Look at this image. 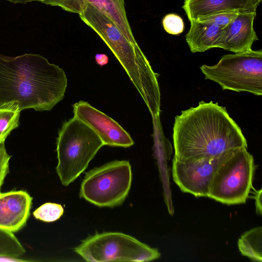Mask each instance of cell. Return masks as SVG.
<instances>
[{
	"label": "cell",
	"mask_w": 262,
	"mask_h": 262,
	"mask_svg": "<svg viewBox=\"0 0 262 262\" xmlns=\"http://www.w3.org/2000/svg\"><path fill=\"white\" fill-rule=\"evenodd\" d=\"M67 86L63 70L41 55L0 54V108L50 111L62 100Z\"/></svg>",
	"instance_id": "obj_1"
},
{
	"label": "cell",
	"mask_w": 262,
	"mask_h": 262,
	"mask_svg": "<svg viewBox=\"0 0 262 262\" xmlns=\"http://www.w3.org/2000/svg\"><path fill=\"white\" fill-rule=\"evenodd\" d=\"M174 159H213L247 142L239 126L225 107L202 101L175 117L173 128Z\"/></svg>",
	"instance_id": "obj_2"
},
{
	"label": "cell",
	"mask_w": 262,
	"mask_h": 262,
	"mask_svg": "<svg viewBox=\"0 0 262 262\" xmlns=\"http://www.w3.org/2000/svg\"><path fill=\"white\" fill-rule=\"evenodd\" d=\"M111 49L142 97L154 118L160 112V92L157 74L152 70L138 45L130 42L101 10L88 3L79 14Z\"/></svg>",
	"instance_id": "obj_3"
},
{
	"label": "cell",
	"mask_w": 262,
	"mask_h": 262,
	"mask_svg": "<svg viewBox=\"0 0 262 262\" xmlns=\"http://www.w3.org/2000/svg\"><path fill=\"white\" fill-rule=\"evenodd\" d=\"M56 144L58 162L56 170L64 186H68L83 172L104 146L98 135L75 117L63 123Z\"/></svg>",
	"instance_id": "obj_4"
},
{
	"label": "cell",
	"mask_w": 262,
	"mask_h": 262,
	"mask_svg": "<svg viewBox=\"0 0 262 262\" xmlns=\"http://www.w3.org/2000/svg\"><path fill=\"white\" fill-rule=\"evenodd\" d=\"M254 159L246 147L223 153L213 174L208 197L227 205L245 203L252 187Z\"/></svg>",
	"instance_id": "obj_5"
},
{
	"label": "cell",
	"mask_w": 262,
	"mask_h": 262,
	"mask_svg": "<svg viewBox=\"0 0 262 262\" xmlns=\"http://www.w3.org/2000/svg\"><path fill=\"white\" fill-rule=\"evenodd\" d=\"M205 79L217 83L223 90L262 95V51L227 54L215 65L200 67Z\"/></svg>",
	"instance_id": "obj_6"
},
{
	"label": "cell",
	"mask_w": 262,
	"mask_h": 262,
	"mask_svg": "<svg viewBox=\"0 0 262 262\" xmlns=\"http://www.w3.org/2000/svg\"><path fill=\"white\" fill-rule=\"evenodd\" d=\"M74 250L90 262L149 261L160 256L157 249L117 232L97 233L82 241Z\"/></svg>",
	"instance_id": "obj_7"
},
{
	"label": "cell",
	"mask_w": 262,
	"mask_h": 262,
	"mask_svg": "<svg viewBox=\"0 0 262 262\" xmlns=\"http://www.w3.org/2000/svg\"><path fill=\"white\" fill-rule=\"evenodd\" d=\"M132 181L129 161H111L85 173L80 186V198L99 207L117 206L127 196Z\"/></svg>",
	"instance_id": "obj_8"
},
{
	"label": "cell",
	"mask_w": 262,
	"mask_h": 262,
	"mask_svg": "<svg viewBox=\"0 0 262 262\" xmlns=\"http://www.w3.org/2000/svg\"><path fill=\"white\" fill-rule=\"evenodd\" d=\"M221 156L196 160L173 158L172 173L174 182L184 192L196 197H208L210 181Z\"/></svg>",
	"instance_id": "obj_9"
},
{
	"label": "cell",
	"mask_w": 262,
	"mask_h": 262,
	"mask_svg": "<svg viewBox=\"0 0 262 262\" xmlns=\"http://www.w3.org/2000/svg\"><path fill=\"white\" fill-rule=\"evenodd\" d=\"M75 117L89 126L100 138L104 145L129 147L134 144L130 135L116 121L91 105L80 101L73 105Z\"/></svg>",
	"instance_id": "obj_10"
},
{
	"label": "cell",
	"mask_w": 262,
	"mask_h": 262,
	"mask_svg": "<svg viewBox=\"0 0 262 262\" xmlns=\"http://www.w3.org/2000/svg\"><path fill=\"white\" fill-rule=\"evenodd\" d=\"M256 12H243L222 29L215 48L223 49L234 53L252 50V45L258 40L253 28Z\"/></svg>",
	"instance_id": "obj_11"
},
{
	"label": "cell",
	"mask_w": 262,
	"mask_h": 262,
	"mask_svg": "<svg viewBox=\"0 0 262 262\" xmlns=\"http://www.w3.org/2000/svg\"><path fill=\"white\" fill-rule=\"evenodd\" d=\"M46 5L58 6L69 12L79 14L90 3L105 13L133 43L138 45L133 35L125 9L124 0H38Z\"/></svg>",
	"instance_id": "obj_12"
},
{
	"label": "cell",
	"mask_w": 262,
	"mask_h": 262,
	"mask_svg": "<svg viewBox=\"0 0 262 262\" xmlns=\"http://www.w3.org/2000/svg\"><path fill=\"white\" fill-rule=\"evenodd\" d=\"M32 198L25 191L0 192V228L15 232L25 226Z\"/></svg>",
	"instance_id": "obj_13"
},
{
	"label": "cell",
	"mask_w": 262,
	"mask_h": 262,
	"mask_svg": "<svg viewBox=\"0 0 262 262\" xmlns=\"http://www.w3.org/2000/svg\"><path fill=\"white\" fill-rule=\"evenodd\" d=\"M261 0H184L182 8L189 21L227 11L256 12Z\"/></svg>",
	"instance_id": "obj_14"
},
{
	"label": "cell",
	"mask_w": 262,
	"mask_h": 262,
	"mask_svg": "<svg viewBox=\"0 0 262 262\" xmlns=\"http://www.w3.org/2000/svg\"><path fill=\"white\" fill-rule=\"evenodd\" d=\"M190 22L185 39L191 52H203L215 48L223 28L210 21L192 20Z\"/></svg>",
	"instance_id": "obj_15"
},
{
	"label": "cell",
	"mask_w": 262,
	"mask_h": 262,
	"mask_svg": "<svg viewBox=\"0 0 262 262\" xmlns=\"http://www.w3.org/2000/svg\"><path fill=\"white\" fill-rule=\"evenodd\" d=\"M242 255L252 260L262 261V228L257 227L244 233L238 241Z\"/></svg>",
	"instance_id": "obj_16"
},
{
	"label": "cell",
	"mask_w": 262,
	"mask_h": 262,
	"mask_svg": "<svg viewBox=\"0 0 262 262\" xmlns=\"http://www.w3.org/2000/svg\"><path fill=\"white\" fill-rule=\"evenodd\" d=\"M25 249L13 232L0 228V257L18 258Z\"/></svg>",
	"instance_id": "obj_17"
},
{
	"label": "cell",
	"mask_w": 262,
	"mask_h": 262,
	"mask_svg": "<svg viewBox=\"0 0 262 262\" xmlns=\"http://www.w3.org/2000/svg\"><path fill=\"white\" fill-rule=\"evenodd\" d=\"M20 112L0 108V143L5 142L11 132L18 127Z\"/></svg>",
	"instance_id": "obj_18"
},
{
	"label": "cell",
	"mask_w": 262,
	"mask_h": 262,
	"mask_svg": "<svg viewBox=\"0 0 262 262\" xmlns=\"http://www.w3.org/2000/svg\"><path fill=\"white\" fill-rule=\"evenodd\" d=\"M64 210L60 204L46 203L33 212L34 217L45 222H52L58 220L63 214Z\"/></svg>",
	"instance_id": "obj_19"
},
{
	"label": "cell",
	"mask_w": 262,
	"mask_h": 262,
	"mask_svg": "<svg viewBox=\"0 0 262 262\" xmlns=\"http://www.w3.org/2000/svg\"><path fill=\"white\" fill-rule=\"evenodd\" d=\"M162 25L168 33L172 35L182 33L184 29L182 18L179 15L173 13L167 14L163 17Z\"/></svg>",
	"instance_id": "obj_20"
},
{
	"label": "cell",
	"mask_w": 262,
	"mask_h": 262,
	"mask_svg": "<svg viewBox=\"0 0 262 262\" xmlns=\"http://www.w3.org/2000/svg\"><path fill=\"white\" fill-rule=\"evenodd\" d=\"M240 13L239 11H227L217 13L197 19L198 20L212 22L223 28L233 20Z\"/></svg>",
	"instance_id": "obj_21"
},
{
	"label": "cell",
	"mask_w": 262,
	"mask_h": 262,
	"mask_svg": "<svg viewBox=\"0 0 262 262\" xmlns=\"http://www.w3.org/2000/svg\"><path fill=\"white\" fill-rule=\"evenodd\" d=\"M11 156L6 151L5 142L0 143V187L9 172V161Z\"/></svg>",
	"instance_id": "obj_22"
},
{
	"label": "cell",
	"mask_w": 262,
	"mask_h": 262,
	"mask_svg": "<svg viewBox=\"0 0 262 262\" xmlns=\"http://www.w3.org/2000/svg\"><path fill=\"white\" fill-rule=\"evenodd\" d=\"M255 207L257 213L261 214V189L257 191L255 195Z\"/></svg>",
	"instance_id": "obj_23"
},
{
	"label": "cell",
	"mask_w": 262,
	"mask_h": 262,
	"mask_svg": "<svg viewBox=\"0 0 262 262\" xmlns=\"http://www.w3.org/2000/svg\"><path fill=\"white\" fill-rule=\"evenodd\" d=\"M95 59L96 62L100 66H103L106 64L108 60L107 56L103 54H96Z\"/></svg>",
	"instance_id": "obj_24"
},
{
	"label": "cell",
	"mask_w": 262,
	"mask_h": 262,
	"mask_svg": "<svg viewBox=\"0 0 262 262\" xmlns=\"http://www.w3.org/2000/svg\"><path fill=\"white\" fill-rule=\"evenodd\" d=\"M14 4H26L32 2H38V0H6Z\"/></svg>",
	"instance_id": "obj_25"
}]
</instances>
